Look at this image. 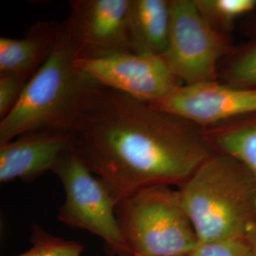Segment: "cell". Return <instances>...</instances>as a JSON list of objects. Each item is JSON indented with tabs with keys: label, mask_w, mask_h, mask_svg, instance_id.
Wrapping results in <instances>:
<instances>
[{
	"label": "cell",
	"mask_w": 256,
	"mask_h": 256,
	"mask_svg": "<svg viewBox=\"0 0 256 256\" xmlns=\"http://www.w3.org/2000/svg\"><path fill=\"white\" fill-rule=\"evenodd\" d=\"M72 133V149L116 204L153 186L180 189L214 153L204 128L102 86Z\"/></svg>",
	"instance_id": "obj_1"
},
{
	"label": "cell",
	"mask_w": 256,
	"mask_h": 256,
	"mask_svg": "<svg viewBox=\"0 0 256 256\" xmlns=\"http://www.w3.org/2000/svg\"><path fill=\"white\" fill-rule=\"evenodd\" d=\"M131 0H74L64 25L76 58L134 52L129 30Z\"/></svg>",
	"instance_id": "obj_7"
},
{
	"label": "cell",
	"mask_w": 256,
	"mask_h": 256,
	"mask_svg": "<svg viewBox=\"0 0 256 256\" xmlns=\"http://www.w3.org/2000/svg\"><path fill=\"white\" fill-rule=\"evenodd\" d=\"M170 26V0L130 1L129 30L134 52L162 56Z\"/></svg>",
	"instance_id": "obj_12"
},
{
	"label": "cell",
	"mask_w": 256,
	"mask_h": 256,
	"mask_svg": "<svg viewBox=\"0 0 256 256\" xmlns=\"http://www.w3.org/2000/svg\"><path fill=\"white\" fill-rule=\"evenodd\" d=\"M203 19L214 30L228 34L238 19L256 10V0H194Z\"/></svg>",
	"instance_id": "obj_15"
},
{
	"label": "cell",
	"mask_w": 256,
	"mask_h": 256,
	"mask_svg": "<svg viewBox=\"0 0 256 256\" xmlns=\"http://www.w3.org/2000/svg\"><path fill=\"white\" fill-rule=\"evenodd\" d=\"M60 24L38 21L19 39L0 38V75L34 76L54 48Z\"/></svg>",
	"instance_id": "obj_11"
},
{
	"label": "cell",
	"mask_w": 256,
	"mask_h": 256,
	"mask_svg": "<svg viewBox=\"0 0 256 256\" xmlns=\"http://www.w3.org/2000/svg\"><path fill=\"white\" fill-rule=\"evenodd\" d=\"M148 104L200 128H212L256 113V88L220 81L182 84L167 96Z\"/></svg>",
	"instance_id": "obj_9"
},
{
	"label": "cell",
	"mask_w": 256,
	"mask_h": 256,
	"mask_svg": "<svg viewBox=\"0 0 256 256\" xmlns=\"http://www.w3.org/2000/svg\"><path fill=\"white\" fill-rule=\"evenodd\" d=\"M30 78L24 74L0 75V120L14 108Z\"/></svg>",
	"instance_id": "obj_17"
},
{
	"label": "cell",
	"mask_w": 256,
	"mask_h": 256,
	"mask_svg": "<svg viewBox=\"0 0 256 256\" xmlns=\"http://www.w3.org/2000/svg\"><path fill=\"white\" fill-rule=\"evenodd\" d=\"M72 133L39 131L0 144V182H32L54 170L60 156L72 149Z\"/></svg>",
	"instance_id": "obj_10"
},
{
	"label": "cell",
	"mask_w": 256,
	"mask_h": 256,
	"mask_svg": "<svg viewBox=\"0 0 256 256\" xmlns=\"http://www.w3.org/2000/svg\"><path fill=\"white\" fill-rule=\"evenodd\" d=\"M32 247L16 256H82L84 246L48 234L37 224L32 225Z\"/></svg>",
	"instance_id": "obj_16"
},
{
	"label": "cell",
	"mask_w": 256,
	"mask_h": 256,
	"mask_svg": "<svg viewBox=\"0 0 256 256\" xmlns=\"http://www.w3.org/2000/svg\"><path fill=\"white\" fill-rule=\"evenodd\" d=\"M248 27L250 39L241 46H236L220 64V82L256 88V18Z\"/></svg>",
	"instance_id": "obj_14"
},
{
	"label": "cell",
	"mask_w": 256,
	"mask_h": 256,
	"mask_svg": "<svg viewBox=\"0 0 256 256\" xmlns=\"http://www.w3.org/2000/svg\"><path fill=\"white\" fill-rule=\"evenodd\" d=\"M190 256H252L248 239H228L198 243Z\"/></svg>",
	"instance_id": "obj_18"
},
{
	"label": "cell",
	"mask_w": 256,
	"mask_h": 256,
	"mask_svg": "<svg viewBox=\"0 0 256 256\" xmlns=\"http://www.w3.org/2000/svg\"><path fill=\"white\" fill-rule=\"evenodd\" d=\"M52 172L60 180L64 192L58 220L102 238L110 254L130 256L120 229L116 202L74 149L60 156Z\"/></svg>",
	"instance_id": "obj_5"
},
{
	"label": "cell",
	"mask_w": 256,
	"mask_h": 256,
	"mask_svg": "<svg viewBox=\"0 0 256 256\" xmlns=\"http://www.w3.org/2000/svg\"><path fill=\"white\" fill-rule=\"evenodd\" d=\"M214 153L236 158L256 176V113L204 128Z\"/></svg>",
	"instance_id": "obj_13"
},
{
	"label": "cell",
	"mask_w": 256,
	"mask_h": 256,
	"mask_svg": "<svg viewBox=\"0 0 256 256\" xmlns=\"http://www.w3.org/2000/svg\"><path fill=\"white\" fill-rule=\"evenodd\" d=\"M198 243L248 239L256 230V176L216 153L178 189Z\"/></svg>",
	"instance_id": "obj_3"
},
{
	"label": "cell",
	"mask_w": 256,
	"mask_h": 256,
	"mask_svg": "<svg viewBox=\"0 0 256 256\" xmlns=\"http://www.w3.org/2000/svg\"><path fill=\"white\" fill-rule=\"evenodd\" d=\"M130 256H190L198 244L178 189L158 185L128 196L116 206Z\"/></svg>",
	"instance_id": "obj_4"
},
{
	"label": "cell",
	"mask_w": 256,
	"mask_h": 256,
	"mask_svg": "<svg viewBox=\"0 0 256 256\" xmlns=\"http://www.w3.org/2000/svg\"><path fill=\"white\" fill-rule=\"evenodd\" d=\"M75 59L62 22L52 52L30 78L14 108L0 120V144L34 132L74 131L102 86L77 68Z\"/></svg>",
	"instance_id": "obj_2"
},
{
	"label": "cell",
	"mask_w": 256,
	"mask_h": 256,
	"mask_svg": "<svg viewBox=\"0 0 256 256\" xmlns=\"http://www.w3.org/2000/svg\"><path fill=\"white\" fill-rule=\"evenodd\" d=\"M75 66L102 86L147 104L182 84L158 55L126 52L94 59L76 58Z\"/></svg>",
	"instance_id": "obj_8"
},
{
	"label": "cell",
	"mask_w": 256,
	"mask_h": 256,
	"mask_svg": "<svg viewBox=\"0 0 256 256\" xmlns=\"http://www.w3.org/2000/svg\"><path fill=\"white\" fill-rule=\"evenodd\" d=\"M171 26L162 54L182 84L218 81L221 63L234 50L232 37L210 28L194 0H170Z\"/></svg>",
	"instance_id": "obj_6"
},
{
	"label": "cell",
	"mask_w": 256,
	"mask_h": 256,
	"mask_svg": "<svg viewBox=\"0 0 256 256\" xmlns=\"http://www.w3.org/2000/svg\"><path fill=\"white\" fill-rule=\"evenodd\" d=\"M248 241L250 243L252 250V256H256V230L248 238Z\"/></svg>",
	"instance_id": "obj_19"
}]
</instances>
